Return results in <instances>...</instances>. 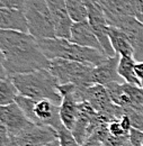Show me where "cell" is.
<instances>
[{"label": "cell", "instance_id": "6da1fadb", "mask_svg": "<svg viewBox=\"0 0 143 146\" xmlns=\"http://www.w3.org/2000/svg\"><path fill=\"white\" fill-rule=\"evenodd\" d=\"M50 60L42 52L38 42L28 33L0 29L1 76L47 70Z\"/></svg>", "mask_w": 143, "mask_h": 146}, {"label": "cell", "instance_id": "7a4b0ae2", "mask_svg": "<svg viewBox=\"0 0 143 146\" xmlns=\"http://www.w3.org/2000/svg\"><path fill=\"white\" fill-rule=\"evenodd\" d=\"M37 42L42 52L49 60L63 58L97 66L109 57L102 51L77 45L65 38H38Z\"/></svg>", "mask_w": 143, "mask_h": 146}, {"label": "cell", "instance_id": "3957f363", "mask_svg": "<svg viewBox=\"0 0 143 146\" xmlns=\"http://www.w3.org/2000/svg\"><path fill=\"white\" fill-rule=\"evenodd\" d=\"M10 79L21 96L37 101L50 100L57 106L62 104V96L57 90L60 83L49 70L15 74L11 75Z\"/></svg>", "mask_w": 143, "mask_h": 146}, {"label": "cell", "instance_id": "277c9868", "mask_svg": "<svg viewBox=\"0 0 143 146\" xmlns=\"http://www.w3.org/2000/svg\"><path fill=\"white\" fill-rule=\"evenodd\" d=\"M25 14L28 21V33L35 38H54L52 15L46 0H26Z\"/></svg>", "mask_w": 143, "mask_h": 146}, {"label": "cell", "instance_id": "5b68a950", "mask_svg": "<svg viewBox=\"0 0 143 146\" xmlns=\"http://www.w3.org/2000/svg\"><path fill=\"white\" fill-rule=\"evenodd\" d=\"M92 65L63 60L54 58L50 60L49 71L53 74L60 84H76L81 87L91 86L90 75L92 71Z\"/></svg>", "mask_w": 143, "mask_h": 146}, {"label": "cell", "instance_id": "8992f818", "mask_svg": "<svg viewBox=\"0 0 143 146\" xmlns=\"http://www.w3.org/2000/svg\"><path fill=\"white\" fill-rule=\"evenodd\" d=\"M85 2L88 9V21L97 38L99 39L104 52L109 57L117 55L115 53L112 46V43L109 40V36H108L109 25L107 23V18H106L104 10L102 9V7L98 5L96 0H85Z\"/></svg>", "mask_w": 143, "mask_h": 146}, {"label": "cell", "instance_id": "52a82bcc", "mask_svg": "<svg viewBox=\"0 0 143 146\" xmlns=\"http://www.w3.org/2000/svg\"><path fill=\"white\" fill-rule=\"evenodd\" d=\"M109 26L123 29L128 37L132 47L133 57L136 62H143V24L134 16H122L109 23Z\"/></svg>", "mask_w": 143, "mask_h": 146}, {"label": "cell", "instance_id": "ba28073f", "mask_svg": "<svg viewBox=\"0 0 143 146\" xmlns=\"http://www.w3.org/2000/svg\"><path fill=\"white\" fill-rule=\"evenodd\" d=\"M0 124L6 127L11 137L19 136L33 125L16 102L8 106H0Z\"/></svg>", "mask_w": 143, "mask_h": 146}, {"label": "cell", "instance_id": "9c48e42d", "mask_svg": "<svg viewBox=\"0 0 143 146\" xmlns=\"http://www.w3.org/2000/svg\"><path fill=\"white\" fill-rule=\"evenodd\" d=\"M15 138L19 146H45L59 139V133L51 126L33 124Z\"/></svg>", "mask_w": 143, "mask_h": 146}, {"label": "cell", "instance_id": "30bf717a", "mask_svg": "<svg viewBox=\"0 0 143 146\" xmlns=\"http://www.w3.org/2000/svg\"><path fill=\"white\" fill-rule=\"evenodd\" d=\"M46 2L53 19L55 37L70 39L73 21L67 10L65 0H46Z\"/></svg>", "mask_w": 143, "mask_h": 146}, {"label": "cell", "instance_id": "8fae6325", "mask_svg": "<svg viewBox=\"0 0 143 146\" xmlns=\"http://www.w3.org/2000/svg\"><path fill=\"white\" fill-rule=\"evenodd\" d=\"M121 55H115L113 57H108L102 64L94 66L90 82L91 84H102L107 86L113 82H121V75L118 74V63Z\"/></svg>", "mask_w": 143, "mask_h": 146}, {"label": "cell", "instance_id": "7c38bea8", "mask_svg": "<svg viewBox=\"0 0 143 146\" xmlns=\"http://www.w3.org/2000/svg\"><path fill=\"white\" fill-rule=\"evenodd\" d=\"M70 40L72 43L77 44V45L85 46V47H91V48H95V50L104 52L103 46H102L99 39L96 36L95 32L92 31L88 20L73 23V25L71 27Z\"/></svg>", "mask_w": 143, "mask_h": 146}, {"label": "cell", "instance_id": "4fadbf2b", "mask_svg": "<svg viewBox=\"0 0 143 146\" xmlns=\"http://www.w3.org/2000/svg\"><path fill=\"white\" fill-rule=\"evenodd\" d=\"M34 113L41 125H47L59 130L63 127L60 117V106L50 100H38L34 106Z\"/></svg>", "mask_w": 143, "mask_h": 146}, {"label": "cell", "instance_id": "5bb4252c", "mask_svg": "<svg viewBox=\"0 0 143 146\" xmlns=\"http://www.w3.org/2000/svg\"><path fill=\"white\" fill-rule=\"evenodd\" d=\"M0 29L28 33V21L25 10L0 8Z\"/></svg>", "mask_w": 143, "mask_h": 146}, {"label": "cell", "instance_id": "9a60e30c", "mask_svg": "<svg viewBox=\"0 0 143 146\" xmlns=\"http://www.w3.org/2000/svg\"><path fill=\"white\" fill-rule=\"evenodd\" d=\"M96 113L97 111L91 107L89 102L85 101L79 105V115L71 133L80 145H82L87 139V130Z\"/></svg>", "mask_w": 143, "mask_h": 146}, {"label": "cell", "instance_id": "2e32d148", "mask_svg": "<svg viewBox=\"0 0 143 146\" xmlns=\"http://www.w3.org/2000/svg\"><path fill=\"white\" fill-rule=\"evenodd\" d=\"M104 10L107 23L122 16H134L131 0H96Z\"/></svg>", "mask_w": 143, "mask_h": 146}, {"label": "cell", "instance_id": "e0dca14e", "mask_svg": "<svg viewBox=\"0 0 143 146\" xmlns=\"http://www.w3.org/2000/svg\"><path fill=\"white\" fill-rule=\"evenodd\" d=\"M108 36L112 43V46L115 51V53L121 56H131L133 57V47L132 44L126 35V33L114 26L108 27Z\"/></svg>", "mask_w": 143, "mask_h": 146}, {"label": "cell", "instance_id": "ac0fdd59", "mask_svg": "<svg viewBox=\"0 0 143 146\" xmlns=\"http://www.w3.org/2000/svg\"><path fill=\"white\" fill-rule=\"evenodd\" d=\"M79 102L71 96H65L62 98V104L60 105V117L63 126L72 131L79 115Z\"/></svg>", "mask_w": 143, "mask_h": 146}, {"label": "cell", "instance_id": "d6986e66", "mask_svg": "<svg viewBox=\"0 0 143 146\" xmlns=\"http://www.w3.org/2000/svg\"><path fill=\"white\" fill-rule=\"evenodd\" d=\"M135 64H136V61L134 60V57L121 56L120 63H118V74L124 80V82L142 88L141 81L135 73Z\"/></svg>", "mask_w": 143, "mask_h": 146}, {"label": "cell", "instance_id": "ffe728a7", "mask_svg": "<svg viewBox=\"0 0 143 146\" xmlns=\"http://www.w3.org/2000/svg\"><path fill=\"white\" fill-rule=\"evenodd\" d=\"M18 94L19 91L10 76L0 79V106H8L14 104Z\"/></svg>", "mask_w": 143, "mask_h": 146}, {"label": "cell", "instance_id": "44dd1931", "mask_svg": "<svg viewBox=\"0 0 143 146\" xmlns=\"http://www.w3.org/2000/svg\"><path fill=\"white\" fill-rule=\"evenodd\" d=\"M65 6L73 23L88 20V9L85 0H65Z\"/></svg>", "mask_w": 143, "mask_h": 146}, {"label": "cell", "instance_id": "7402d4cb", "mask_svg": "<svg viewBox=\"0 0 143 146\" xmlns=\"http://www.w3.org/2000/svg\"><path fill=\"white\" fill-rule=\"evenodd\" d=\"M36 101L34 99H31V98H27L25 96H21V94H18V97L16 98V104L21 108V110L24 111V113L26 115V117L36 125H41L39 121L37 120L35 113H34V106H35Z\"/></svg>", "mask_w": 143, "mask_h": 146}, {"label": "cell", "instance_id": "603a6c76", "mask_svg": "<svg viewBox=\"0 0 143 146\" xmlns=\"http://www.w3.org/2000/svg\"><path fill=\"white\" fill-rule=\"evenodd\" d=\"M57 133H59V141L61 143V146H80V144L74 138L73 134L64 126L59 129Z\"/></svg>", "mask_w": 143, "mask_h": 146}, {"label": "cell", "instance_id": "cb8c5ba5", "mask_svg": "<svg viewBox=\"0 0 143 146\" xmlns=\"http://www.w3.org/2000/svg\"><path fill=\"white\" fill-rule=\"evenodd\" d=\"M108 130H109V134L114 137H128V135H130L123 129L120 119L110 121L108 124Z\"/></svg>", "mask_w": 143, "mask_h": 146}, {"label": "cell", "instance_id": "d4e9b609", "mask_svg": "<svg viewBox=\"0 0 143 146\" xmlns=\"http://www.w3.org/2000/svg\"><path fill=\"white\" fill-rule=\"evenodd\" d=\"M26 0H0V8L25 10Z\"/></svg>", "mask_w": 143, "mask_h": 146}, {"label": "cell", "instance_id": "484cf974", "mask_svg": "<svg viewBox=\"0 0 143 146\" xmlns=\"http://www.w3.org/2000/svg\"><path fill=\"white\" fill-rule=\"evenodd\" d=\"M128 142L133 146L143 145V131L136 128H132L128 135Z\"/></svg>", "mask_w": 143, "mask_h": 146}, {"label": "cell", "instance_id": "4316f807", "mask_svg": "<svg viewBox=\"0 0 143 146\" xmlns=\"http://www.w3.org/2000/svg\"><path fill=\"white\" fill-rule=\"evenodd\" d=\"M135 73H136L138 78L141 81L143 89V62H136V64H135Z\"/></svg>", "mask_w": 143, "mask_h": 146}, {"label": "cell", "instance_id": "83f0119b", "mask_svg": "<svg viewBox=\"0 0 143 146\" xmlns=\"http://www.w3.org/2000/svg\"><path fill=\"white\" fill-rule=\"evenodd\" d=\"M103 144L99 142V141H97L96 138H92V137H89L82 145L80 146H102Z\"/></svg>", "mask_w": 143, "mask_h": 146}, {"label": "cell", "instance_id": "f1b7e54d", "mask_svg": "<svg viewBox=\"0 0 143 146\" xmlns=\"http://www.w3.org/2000/svg\"><path fill=\"white\" fill-rule=\"evenodd\" d=\"M5 146H19V144L17 143V141H16L15 137H11V136H10L9 141L7 142V144H6Z\"/></svg>", "mask_w": 143, "mask_h": 146}, {"label": "cell", "instance_id": "f546056e", "mask_svg": "<svg viewBox=\"0 0 143 146\" xmlns=\"http://www.w3.org/2000/svg\"><path fill=\"white\" fill-rule=\"evenodd\" d=\"M45 146H61V143H60V141H59V139H55V141H53V142H51V143L46 144Z\"/></svg>", "mask_w": 143, "mask_h": 146}, {"label": "cell", "instance_id": "4dcf8cb0", "mask_svg": "<svg viewBox=\"0 0 143 146\" xmlns=\"http://www.w3.org/2000/svg\"><path fill=\"white\" fill-rule=\"evenodd\" d=\"M122 146H133V145H132V144H131L130 142H127V143H125L124 145H122Z\"/></svg>", "mask_w": 143, "mask_h": 146}, {"label": "cell", "instance_id": "1f68e13d", "mask_svg": "<svg viewBox=\"0 0 143 146\" xmlns=\"http://www.w3.org/2000/svg\"><path fill=\"white\" fill-rule=\"evenodd\" d=\"M102 146H105V145H102Z\"/></svg>", "mask_w": 143, "mask_h": 146}, {"label": "cell", "instance_id": "d6a6232c", "mask_svg": "<svg viewBox=\"0 0 143 146\" xmlns=\"http://www.w3.org/2000/svg\"><path fill=\"white\" fill-rule=\"evenodd\" d=\"M142 146H143V145H142Z\"/></svg>", "mask_w": 143, "mask_h": 146}]
</instances>
